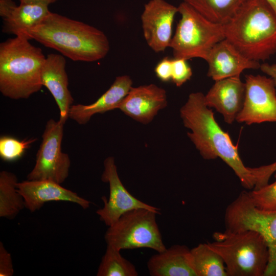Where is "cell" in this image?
I'll return each mask as SVG.
<instances>
[{
	"label": "cell",
	"mask_w": 276,
	"mask_h": 276,
	"mask_svg": "<svg viewBox=\"0 0 276 276\" xmlns=\"http://www.w3.org/2000/svg\"><path fill=\"white\" fill-rule=\"evenodd\" d=\"M179 111L184 126L191 130L187 135L202 158H221L234 171L244 188L252 190L255 181L249 167L244 165L228 133L215 120L205 95L201 92L191 93Z\"/></svg>",
	"instance_id": "6da1fadb"
},
{
	"label": "cell",
	"mask_w": 276,
	"mask_h": 276,
	"mask_svg": "<svg viewBox=\"0 0 276 276\" xmlns=\"http://www.w3.org/2000/svg\"><path fill=\"white\" fill-rule=\"evenodd\" d=\"M26 36L75 61L102 59L110 48L107 36L101 30L51 12Z\"/></svg>",
	"instance_id": "7a4b0ae2"
},
{
	"label": "cell",
	"mask_w": 276,
	"mask_h": 276,
	"mask_svg": "<svg viewBox=\"0 0 276 276\" xmlns=\"http://www.w3.org/2000/svg\"><path fill=\"white\" fill-rule=\"evenodd\" d=\"M223 27L225 39L251 60L276 52V14L265 0H247Z\"/></svg>",
	"instance_id": "3957f363"
},
{
	"label": "cell",
	"mask_w": 276,
	"mask_h": 276,
	"mask_svg": "<svg viewBox=\"0 0 276 276\" xmlns=\"http://www.w3.org/2000/svg\"><path fill=\"white\" fill-rule=\"evenodd\" d=\"M40 48L24 36L0 44V91L12 99H27L42 87L41 71L45 59Z\"/></svg>",
	"instance_id": "277c9868"
},
{
	"label": "cell",
	"mask_w": 276,
	"mask_h": 276,
	"mask_svg": "<svg viewBox=\"0 0 276 276\" xmlns=\"http://www.w3.org/2000/svg\"><path fill=\"white\" fill-rule=\"evenodd\" d=\"M207 242L222 258L227 276H264L269 259L266 242L254 230L216 232Z\"/></svg>",
	"instance_id": "5b68a950"
},
{
	"label": "cell",
	"mask_w": 276,
	"mask_h": 276,
	"mask_svg": "<svg viewBox=\"0 0 276 276\" xmlns=\"http://www.w3.org/2000/svg\"><path fill=\"white\" fill-rule=\"evenodd\" d=\"M177 7L181 18L169 47L174 58L205 60L213 47L225 38L223 25L211 21L185 2Z\"/></svg>",
	"instance_id": "8992f818"
},
{
	"label": "cell",
	"mask_w": 276,
	"mask_h": 276,
	"mask_svg": "<svg viewBox=\"0 0 276 276\" xmlns=\"http://www.w3.org/2000/svg\"><path fill=\"white\" fill-rule=\"evenodd\" d=\"M158 212L144 208L128 211L108 226L107 245L119 250L148 248L161 252L166 249L156 222Z\"/></svg>",
	"instance_id": "52a82bcc"
},
{
	"label": "cell",
	"mask_w": 276,
	"mask_h": 276,
	"mask_svg": "<svg viewBox=\"0 0 276 276\" xmlns=\"http://www.w3.org/2000/svg\"><path fill=\"white\" fill-rule=\"evenodd\" d=\"M226 229L232 232L254 230L267 243L269 259L264 276H276V210H263L253 202L249 191L241 192L226 208Z\"/></svg>",
	"instance_id": "ba28073f"
},
{
	"label": "cell",
	"mask_w": 276,
	"mask_h": 276,
	"mask_svg": "<svg viewBox=\"0 0 276 276\" xmlns=\"http://www.w3.org/2000/svg\"><path fill=\"white\" fill-rule=\"evenodd\" d=\"M64 123L50 119L46 123L35 165L27 175L30 180H49L61 184L69 175L71 160L61 150Z\"/></svg>",
	"instance_id": "9c48e42d"
},
{
	"label": "cell",
	"mask_w": 276,
	"mask_h": 276,
	"mask_svg": "<svg viewBox=\"0 0 276 276\" xmlns=\"http://www.w3.org/2000/svg\"><path fill=\"white\" fill-rule=\"evenodd\" d=\"M245 83L244 103L236 121L247 125L276 122V88L272 79L247 75Z\"/></svg>",
	"instance_id": "30bf717a"
},
{
	"label": "cell",
	"mask_w": 276,
	"mask_h": 276,
	"mask_svg": "<svg viewBox=\"0 0 276 276\" xmlns=\"http://www.w3.org/2000/svg\"><path fill=\"white\" fill-rule=\"evenodd\" d=\"M103 165L101 180L108 183L109 195L108 199L105 196L102 197L103 206L96 214L106 225H111L123 214L136 209L144 208L160 213V209L143 202L128 191L119 177L113 157L105 158Z\"/></svg>",
	"instance_id": "8fae6325"
},
{
	"label": "cell",
	"mask_w": 276,
	"mask_h": 276,
	"mask_svg": "<svg viewBox=\"0 0 276 276\" xmlns=\"http://www.w3.org/2000/svg\"><path fill=\"white\" fill-rule=\"evenodd\" d=\"M178 7L165 0H150L141 15L144 38L155 52H164L170 47L172 26Z\"/></svg>",
	"instance_id": "7c38bea8"
},
{
	"label": "cell",
	"mask_w": 276,
	"mask_h": 276,
	"mask_svg": "<svg viewBox=\"0 0 276 276\" xmlns=\"http://www.w3.org/2000/svg\"><path fill=\"white\" fill-rule=\"evenodd\" d=\"M167 106L166 91L150 84L132 87L118 109L135 121L147 124Z\"/></svg>",
	"instance_id": "4fadbf2b"
},
{
	"label": "cell",
	"mask_w": 276,
	"mask_h": 276,
	"mask_svg": "<svg viewBox=\"0 0 276 276\" xmlns=\"http://www.w3.org/2000/svg\"><path fill=\"white\" fill-rule=\"evenodd\" d=\"M18 192L23 197L26 208L34 212L50 201H67L76 203L83 209L89 208L90 202L77 193L49 180H26L17 184Z\"/></svg>",
	"instance_id": "5bb4252c"
},
{
	"label": "cell",
	"mask_w": 276,
	"mask_h": 276,
	"mask_svg": "<svg viewBox=\"0 0 276 276\" xmlns=\"http://www.w3.org/2000/svg\"><path fill=\"white\" fill-rule=\"evenodd\" d=\"M245 93V83L240 76L226 78L215 81L205 95V101L209 108H215L226 123L231 124L243 108Z\"/></svg>",
	"instance_id": "9a60e30c"
},
{
	"label": "cell",
	"mask_w": 276,
	"mask_h": 276,
	"mask_svg": "<svg viewBox=\"0 0 276 276\" xmlns=\"http://www.w3.org/2000/svg\"><path fill=\"white\" fill-rule=\"evenodd\" d=\"M205 61L208 64L207 76L214 81L240 76L245 70L258 69L261 65L244 56L225 38L213 47Z\"/></svg>",
	"instance_id": "2e32d148"
},
{
	"label": "cell",
	"mask_w": 276,
	"mask_h": 276,
	"mask_svg": "<svg viewBox=\"0 0 276 276\" xmlns=\"http://www.w3.org/2000/svg\"><path fill=\"white\" fill-rule=\"evenodd\" d=\"M64 56L50 54L45 58L41 71V81L53 96L59 110V120L65 123L74 101L68 89Z\"/></svg>",
	"instance_id": "e0dca14e"
},
{
	"label": "cell",
	"mask_w": 276,
	"mask_h": 276,
	"mask_svg": "<svg viewBox=\"0 0 276 276\" xmlns=\"http://www.w3.org/2000/svg\"><path fill=\"white\" fill-rule=\"evenodd\" d=\"M132 80L130 76L117 77L109 89L94 103L88 105H72L69 112V118L83 125L88 122L96 114L118 109L132 87Z\"/></svg>",
	"instance_id": "ac0fdd59"
},
{
	"label": "cell",
	"mask_w": 276,
	"mask_h": 276,
	"mask_svg": "<svg viewBox=\"0 0 276 276\" xmlns=\"http://www.w3.org/2000/svg\"><path fill=\"white\" fill-rule=\"evenodd\" d=\"M151 276H196L190 249L185 245H173L152 256L147 262Z\"/></svg>",
	"instance_id": "d6986e66"
},
{
	"label": "cell",
	"mask_w": 276,
	"mask_h": 276,
	"mask_svg": "<svg viewBox=\"0 0 276 276\" xmlns=\"http://www.w3.org/2000/svg\"><path fill=\"white\" fill-rule=\"evenodd\" d=\"M50 12L48 6L20 4L4 19L3 32L27 37L28 31L38 24Z\"/></svg>",
	"instance_id": "ffe728a7"
},
{
	"label": "cell",
	"mask_w": 276,
	"mask_h": 276,
	"mask_svg": "<svg viewBox=\"0 0 276 276\" xmlns=\"http://www.w3.org/2000/svg\"><path fill=\"white\" fill-rule=\"evenodd\" d=\"M17 178L8 171L0 172V217L12 219L26 208L25 200L18 191Z\"/></svg>",
	"instance_id": "44dd1931"
},
{
	"label": "cell",
	"mask_w": 276,
	"mask_h": 276,
	"mask_svg": "<svg viewBox=\"0 0 276 276\" xmlns=\"http://www.w3.org/2000/svg\"><path fill=\"white\" fill-rule=\"evenodd\" d=\"M247 0H183L205 18L224 25Z\"/></svg>",
	"instance_id": "7402d4cb"
},
{
	"label": "cell",
	"mask_w": 276,
	"mask_h": 276,
	"mask_svg": "<svg viewBox=\"0 0 276 276\" xmlns=\"http://www.w3.org/2000/svg\"><path fill=\"white\" fill-rule=\"evenodd\" d=\"M190 254L196 276H227L222 258L207 242L190 249Z\"/></svg>",
	"instance_id": "603a6c76"
},
{
	"label": "cell",
	"mask_w": 276,
	"mask_h": 276,
	"mask_svg": "<svg viewBox=\"0 0 276 276\" xmlns=\"http://www.w3.org/2000/svg\"><path fill=\"white\" fill-rule=\"evenodd\" d=\"M119 250L107 245L97 272V276H137L134 265L120 254Z\"/></svg>",
	"instance_id": "cb8c5ba5"
},
{
	"label": "cell",
	"mask_w": 276,
	"mask_h": 276,
	"mask_svg": "<svg viewBox=\"0 0 276 276\" xmlns=\"http://www.w3.org/2000/svg\"><path fill=\"white\" fill-rule=\"evenodd\" d=\"M36 139L19 141L14 137L3 136L0 139V156L5 161H14L21 157Z\"/></svg>",
	"instance_id": "d4e9b609"
},
{
	"label": "cell",
	"mask_w": 276,
	"mask_h": 276,
	"mask_svg": "<svg viewBox=\"0 0 276 276\" xmlns=\"http://www.w3.org/2000/svg\"><path fill=\"white\" fill-rule=\"evenodd\" d=\"M274 174L275 180L273 182L249 191L255 205L260 209L276 210V171Z\"/></svg>",
	"instance_id": "484cf974"
},
{
	"label": "cell",
	"mask_w": 276,
	"mask_h": 276,
	"mask_svg": "<svg viewBox=\"0 0 276 276\" xmlns=\"http://www.w3.org/2000/svg\"><path fill=\"white\" fill-rule=\"evenodd\" d=\"M192 70L184 59H172L171 81L176 86L180 87L189 80L192 76Z\"/></svg>",
	"instance_id": "4316f807"
},
{
	"label": "cell",
	"mask_w": 276,
	"mask_h": 276,
	"mask_svg": "<svg viewBox=\"0 0 276 276\" xmlns=\"http://www.w3.org/2000/svg\"><path fill=\"white\" fill-rule=\"evenodd\" d=\"M249 168L254 178L253 189H258L269 183L270 177L276 171V161L269 165Z\"/></svg>",
	"instance_id": "83f0119b"
},
{
	"label": "cell",
	"mask_w": 276,
	"mask_h": 276,
	"mask_svg": "<svg viewBox=\"0 0 276 276\" xmlns=\"http://www.w3.org/2000/svg\"><path fill=\"white\" fill-rule=\"evenodd\" d=\"M172 59L164 57L158 62L154 68L156 77L163 82L171 81Z\"/></svg>",
	"instance_id": "f1b7e54d"
},
{
	"label": "cell",
	"mask_w": 276,
	"mask_h": 276,
	"mask_svg": "<svg viewBox=\"0 0 276 276\" xmlns=\"http://www.w3.org/2000/svg\"><path fill=\"white\" fill-rule=\"evenodd\" d=\"M14 273L11 254L0 242V276H12Z\"/></svg>",
	"instance_id": "f546056e"
},
{
	"label": "cell",
	"mask_w": 276,
	"mask_h": 276,
	"mask_svg": "<svg viewBox=\"0 0 276 276\" xmlns=\"http://www.w3.org/2000/svg\"><path fill=\"white\" fill-rule=\"evenodd\" d=\"M17 5L12 0H0V15L5 19Z\"/></svg>",
	"instance_id": "4dcf8cb0"
},
{
	"label": "cell",
	"mask_w": 276,
	"mask_h": 276,
	"mask_svg": "<svg viewBox=\"0 0 276 276\" xmlns=\"http://www.w3.org/2000/svg\"><path fill=\"white\" fill-rule=\"evenodd\" d=\"M260 68L272 79L276 88V63L270 64L263 63L261 64Z\"/></svg>",
	"instance_id": "1f68e13d"
},
{
	"label": "cell",
	"mask_w": 276,
	"mask_h": 276,
	"mask_svg": "<svg viewBox=\"0 0 276 276\" xmlns=\"http://www.w3.org/2000/svg\"><path fill=\"white\" fill-rule=\"evenodd\" d=\"M20 4L42 5L48 6L55 2L57 0H19Z\"/></svg>",
	"instance_id": "d6a6232c"
},
{
	"label": "cell",
	"mask_w": 276,
	"mask_h": 276,
	"mask_svg": "<svg viewBox=\"0 0 276 276\" xmlns=\"http://www.w3.org/2000/svg\"><path fill=\"white\" fill-rule=\"evenodd\" d=\"M276 14V0H265Z\"/></svg>",
	"instance_id": "836d02e7"
}]
</instances>
